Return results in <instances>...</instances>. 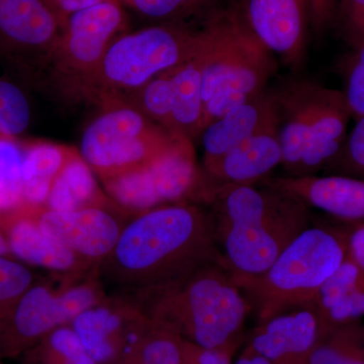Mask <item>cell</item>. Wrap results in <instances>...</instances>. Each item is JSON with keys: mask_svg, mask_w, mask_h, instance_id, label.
<instances>
[{"mask_svg": "<svg viewBox=\"0 0 364 364\" xmlns=\"http://www.w3.org/2000/svg\"><path fill=\"white\" fill-rule=\"evenodd\" d=\"M220 0H126L124 6L130 7L138 16L156 23H188L191 18H208L217 11Z\"/></svg>", "mask_w": 364, "mask_h": 364, "instance_id": "cell-28", "label": "cell"}, {"mask_svg": "<svg viewBox=\"0 0 364 364\" xmlns=\"http://www.w3.org/2000/svg\"><path fill=\"white\" fill-rule=\"evenodd\" d=\"M184 339L146 317L119 354L107 364H182Z\"/></svg>", "mask_w": 364, "mask_h": 364, "instance_id": "cell-23", "label": "cell"}, {"mask_svg": "<svg viewBox=\"0 0 364 364\" xmlns=\"http://www.w3.org/2000/svg\"><path fill=\"white\" fill-rule=\"evenodd\" d=\"M272 92L287 176H317L347 136L352 114L343 91L299 79Z\"/></svg>", "mask_w": 364, "mask_h": 364, "instance_id": "cell-6", "label": "cell"}, {"mask_svg": "<svg viewBox=\"0 0 364 364\" xmlns=\"http://www.w3.org/2000/svg\"><path fill=\"white\" fill-rule=\"evenodd\" d=\"M9 253H11V250H9L6 236L0 231V256H6Z\"/></svg>", "mask_w": 364, "mask_h": 364, "instance_id": "cell-42", "label": "cell"}, {"mask_svg": "<svg viewBox=\"0 0 364 364\" xmlns=\"http://www.w3.org/2000/svg\"><path fill=\"white\" fill-rule=\"evenodd\" d=\"M76 148L46 141L25 143L23 195L25 207L44 208L55 179Z\"/></svg>", "mask_w": 364, "mask_h": 364, "instance_id": "cell-22", "label": "cell"}, {"mask_svg": "<svg viewBox=\"0 0 364 364\" xmlns=\"http://www.w3.org/2000/svg\"><path fill=\"white\" fill-rule=\"evenodd\" d=\"M338 0H309L310 23L317 33L324 32L333 25Z\"/></svg>", "mask_w": 364, "mask_h": 364, "instance_id": "cell-38", "label": "cell"}, {"mask_svg": "<svg viewBox=\"0 0 364 364\" xmlns=\"http://www.w3.org/2000/svg\"></svg>", "mask_w": 364, "mask_h": 364, "instance_id": "cell-44", "label": "cell"}, {"mask_svg": "<svg viewBox=\"0 0 364 364\" xmlns=\"http://www.w3.org/2000/svg\"><path fill=\"white\" fill-rule=\"evenodd\" d=\"M48 9L56 16L61 28L72 14L87 9L105 0H43Z\"/></svg>", "mask_w": 364, "mask_h": 364, "instance_id": "cell-39", "label": "cell"}, {"mask_svg": "<svg viewBox=\"0 0 364 364\" xmlns=\"http://www.w3.org/2000/svg\"><path fill=\"white\" fill-rule=\"evenodd\" d=\"M234 350L205 348L184 340L182 364H234Z\"/></svg>", "mask_w": 364, "mask_h": 364, "instance_id": "cell-37", "label": "cell"}, {"mask_svg": "<svg viewBox=\"0 0 364 364\" xmlns=\"http://www.w3.org/2000/svg\"><path fill=\"white\" fill-rule=\"evenodd\" d=\"M21 358L23 364H97L70 325L49 333Z\"/></svg>", "mask_w": 364, "mask_h": 364, "instance_id": "cell-26", "label": "cell"}, {"mask_svg": "<svg viewBox=\"0 0 364 364\" xmlns=\"http://www.w3.org/2000/svg\"><path fill=\"white\" fill-rule=\"evenodd\" d=\"M246 20L263 45L286 65L299 69L306 58L309 0H246Z\"/></svg>", "mask_w": 364, "mask_h": 364, "instance_id": "cell-14", "label": "cell"}, {"mask_svg": "<svg viewBox=\"0 0 364 364\" xmlns=\"http://www.w3.org/2000/svg\"><path fill=\"white\" fill-rule=\"evenodd\" d=\"M127 28L121 0H105L72 14L60 31L40 85L77 102L109 46Z\"/></svg>", "mask_w": 364, "mask_h": 364, "instance_id": "cell-9", "label": "cell"}, {"mask_svg": "<svg viewBox=\"0 0 364 364\" xmlns=\"http://www.w3.org/2000/svg\"><path fill=\"white\" fill-rule=\"evenodd\" d=\"M25 142L0 135V214H14L25 208L23 163Z\"/></svg>", "mask_w": 364, "mask_h": 364, "instance_id": "cell-27", "label": "cell"}, {"mask_svg": "<svg viewBox=\"0 0 364 364\" xmlns=\"http://www.w3.org/2000/svg\"><path fill=\"white\" fill-rule=\"evenodd\" d=\"M112 205H117L100 188L95 174L76 149L55 179L44 208L67 212Z\"/></svg>", "mask_w": 364, "mask_h": 364, "instance_id": "cell-21", "label": "cell"}, {"mask_svg": "<svg viewBox=\"0 0 364 364\" xmlns=\"http://www.w3.org/2000/svg\"><path fill=\"white\" fill-rule=\"evenodd\" d=\"M196 58L202 72L203 129L265 92L277 70L274 55L237 9L217 11L203 21Z\"/></svg>", "mask_w": 364, "mask_h": 364, "instance_id": "cell-4", "label": "cell"}, {"mask_svg": "<svg viewBox=\"0 0 364 364\" xmlns=\"http://www.w3.org/2000/svg\"><path fill=\"white\" fill-rule=\"evenodd\" d=\"M145 318L126 294L107 296L80 314L70 326L97 364H107L124 348Z\"/></svg>", "mask_w": 364, "mask_h": 364, "instance_id": "cell-15", "label": "cell"}, {"mask_svg": "<svg viewBox=\"0 0 364 364\" xmlns=\"http://www.w3.org/2000/svg\"><path fill=\"white\" fill-rule=\"evenodd\" d=\"M61 26L43 0H0V60L30 85H41Z\"/></svg>", "mask_w": 364, "mask_h": 364, "instance_id": "cell-12", "label": "cell"}, {"mask_svg": "<svg viewBox=\"0 0 364 364\" xmlns=\"http://www.w3.org/2000/svg\"><path fill=\"white\" fill-rule=\"evenodd\" d=\"M364 316V284L347 294L337 305L318 318V335L333 328L359 321Z\"/></svg>", "mask_w": 364, "mask_h": 364, "instance_id": "cell-36", "label": "cell"}, {"mask_svg": "<svg viewBox=\"0 0 364 364\" xmlns=\"http://www.w3.org/2000/svg\"><path fill=\"white\" fill-rule=\"evenodd\" d=\"M218 245L235 279L255 277L306 228L312 212L299 198L261 182L223 186L208 193Z\"/></svg>", "mask_w": 364, "mask_h": 364, "instance_id": "cell-2", "label": "cell"}, {"mask_svg": "<svg viewBox=\"0 0 364 364\" xmlns=\"http://www.w3.org/2000/svg\"><path fill=\"white\" fill-rule=\"evenodd\" d=\"M32 122V107L20 85L0 77V135L20 138Z\"/></svg>", "mask_w": 364, "mask_h": 364, "instance_id": "cell-30", "label": "cell"}, {"mask_svg": "<svg viewBox=\"0 0 364 364\" xmlns=\"http://www.w3.org/2000/svg\"><path fill=\"white\" fill-rule=\"evenodd\" d=\"M234 364H270L267 359L259 353L251 349L246 345L245 348L241 352L240 355L236 359Z\"/></svg>", "mask_w": 364, "mask_h": 364, "instance_id": "cell-41", "label": "cell"}, {"mask_svg": "<svg viewBox=\"0 0 364 364\" xmlns=\"http://www.w3.org/2000/svg\"><path fill=\"white\" fill-rule=\"evenodd\" d=\"M33 284V275L25 265L0 256V314L11 308Z\"/></svg>", "mask_w": 364, "mask_h": 364, "instance_id": "cell-34", "label": "cell"}, {"mask_svg": "<svg viewBox=\"0 0 364 364\" xmlns=\"http://www.w3.org/2000/svg\"><path fill=\"white\" fill-rule=\"evenodd\" d=\"M200 39V28L188 23H156L123 33L109 46L77 102L102 109L123 104L153 78L196 57Z\"/></svg>", "mask_w": 364, "mask_h": 364, "instance_id": "cell-7", "label": "cell"}, {"mask_svg": "<svg viewBox=\"0 0 364 364\" xmlns=\"http://www.w3.org/2000/svg\"><path fill=\"white\" fill-rule=\"evenodd\" d=\"M102 183L117 207L136 215L169 203L202 202V169L193 140L184 136L143 166Z\"/></svg>", "mask_w": 364, "mask_h": 364, "instance_id": "cell-11", "label": "cell"}, {"mask_svg": "<svg viewBox=\"0 0 364 364\" xmlns=\"http://www.w3.org/2000/svg\"><path fill=\"white\" fill-rule=\"evenodd\" d=\"M345 226L347 232V257L364 268V223Z\"/></svg>", "mask_w": 364, "mask_h": 364, "instance_id": "cell-40", "label": "cell"}, {"mask_svg": "<svg viewBox=\"0 0 364 364\" xmlns=\"http://www.w3.org/2000/svg\"><path fill=\"white\" fill-rule=\"evenodd\" d=\"M343 93L352 117H364V44L352 48L341 63Z\"/></svg>", "mask_w": 364, "mask_h": 364, "instance_id": "cell-33", "label": "cell"}, {"mask_svg": "<svg viewBox=\"0 0 364 364\" xmlns=\"http://www.w3.org/2000/svg\"><path fill=\"white\" fill-rule=\"evenodd\" d=\"M318 339L317 314L305 306L259 323L246 345L270 364H311Z\"/></svg>", "mask_w": 364, "mask_h": 364, "instance_id": "cell-17", "label": "cell"}, {"mask_svg": "<svg viewBox=\"0 0 364 364\" xmlns=\"http://www.w3.org/2000/svg\"><path fill=\"white\" fill-rule=\"evenodd\" d=\"M269 184L345 225L364 223V178L338 174L268 177Z\"/></svg>", "mask_w": 364, "mask_h": 364, "instance_id": "cell-18", "label": "cell"}, {"mask_svg": "<svg viewBox=\"0 0 364 364\" xmlns=\"http://www.w3.org/2000/svg\"><path fill=\"white\" fill-rule=\"evenodd\" d=\"M130 296L141 312L205 348L236 351L251 308L224 261H213Z\"/></svg>", "mask_w": 364, "mask_h": 364, "instance_id": "cell-3", "label": "cell"}, {"mask_svg": "<svg viewBox=\"0 0 364 364\" xmlns=\"http://www.w3.org/2000/svg\"><path fill=\"white\" fill-rule=\"evenodd\" d=\"M279 126L270 124L249 136L219 159L203 165L205 200L223 186H256L282 165Z\"/></svg>", "mask_w": 364, "mask_h": 364, "instance_id": "cell-16", "label": "cell"}, {"mask_svg": "<svg viewBox=\"0 0 364 364\" xmlns=\"http://www.w3.org/2000/svg\"><path fill=\"white\" fill-rule=\"evenodd\" d=\"M311 364H364V326L355 321L318 335Z\"/></svg>", "mask_w": 364, "mask_h": 364, "instance_id": "cell-25", "label": "cell"}, {"mask_svg": "<svg viewBox=\"0 0 364 364\" xmlns=\"http://www.w3.org/2000/svg\"><path fill=\"white\" fill-rule=\"evenodd\" d=\"M67 275L61 287L33 284L11 308L0 314V358H20L49 333L107 298L95 277Z\"/></svg>", "mask_w": 364, "mask_h": 364, "instance_id": "cell-8", "label": "cell"}, {"mask_svg": "<svg viewBox=\"0 0 364 364\" xmlns=\"http://www.w3.org/2000/svg\"><path fill=\"white\" fill-rule=\"evenodd\" d=\"M333 25L351 49L364 44V0H338Z\"/></svg>", "mask_w": 364, "mask_h": 364, "instance_id": "cell-35", "label": "cell"}, {"mask_svg": "<svg viewBox=\"0 0 364 364\" xmlns=\"http://www.w3.org/2000/svg\"><path fill=\"white\" fill-rule=\"evenodd\" d=\"M346 226L306 228L274 262L255 277L234 279L259 323L312 306L321 287L347 257Z\"/></svg>", "mask_w": 364, "mask_h": 364, "instance_id": "cell-5", "label": "cell"}, {"mask_svg": "<svg viewBox=\"0 0 364 364\" xmlns=\"http://www.w3.org/2000/svg\"><path fill=\"white\" fill-rule=\"evenodd\" d=\"M11 217L6 235L9 250L23 262L63 275L85 274L97 269L45 232L31 208H23Z\"/></svg>", "mask_w": 364, "mask_h": 364, "instance_id": "cell-19", "label": "cell"}, {"mask_svg": "<svg viewBox=\"0 0 364 364\" xmlns=\"http://www.w3.org/2000/svg\"><path fill=\"white\" fill-rule=\"evenodd\" d=\"M364 284V268L348 257L326 280L313 303L318 318L324 315L356 287Z\"/></svg>", "mask_w": 364, "mask_h": 364, "instance_id": "cell-31", "label": "cell"}, {"mask_svg": "<svg viewBox=\"0 0 364 364\" xmlns=\"http://www.w3.org/2000/svg\"><path fill=\"white\" fill-rule=\"evenodd\" d=\"M31 210L45 232L97 267L112 252L127 224L117 205L67 212L46 208Z\"/></svg>", "mask_w": 364, "mask_h": 364, "instance_id": "cell-13", "label": "cell"}, {"mask_svg": "<svg viewBox=\"0 0 364 364\" xmlns=\"http://www.w3.org/2000/svg\"><path fill=\"white\" fill-rule=\"evenodd\" d=\"M172 80V131L193 140L203 131L202 72L198 59L170 70Z\"/></svg>", "mask_w": 364, "mask_h": 364, "instance_id": "cell-24", "label": "cell"}, {"mask_svg": "<svg viewBox=\"0 0 364 364\" xmlns=\"http://www.w3.org/2000/svg\"><path fill=\"white\" fill-rule=\"evenodd\" d=\"M172 80L170 70L153 78L147 85L127 98L121 105H129L148 119L172 131Z\"/></svg>", "mask_w": 364, "mask_h": 364, "instance_id": "cell-29", "label": "cell"}, {"mask_svg": "<svg viewBox=\"0 0 364 364\" xmlns=\"http://www.w3.org/2000/svg\"><path fill=\"white\" fill-rule=\"evenodd\" d=\"M181 136L131 105H116L102 109L87 124L78 152L93 173L105 181L143 166Z\"/></svg>", "mask_w": 364, "mask_h": 364, "instance_id": "cell-10", "label": "cell"}, {"mask_svg": "<svg viewBox=\"0 0 364 364\" xmlns=\"http://www.w3.org/2000/svg\"><path fill=\"white\" fill-rule=\"evenodd\" d=\"M121 1H122V4H124V2L126 1V0H121Z\"/></svg>", "mask_w": 364, "mask_h": 364, "instance_id": "cell-43", "label": "cell"}, {"mask_svg": "<svg viewBox=\"0 0 364 364\" xmlns=\"http://www.w3.org/2000/svg\"><path fill=\"white\" fill-rule=\"evenodd\" d=\"M213 261L224 258L210 210L196 203H169L127 222L116 246L97 267V274L104 286L131 294Z\"/></svg>", "mask_w": 364, "mask_h": 364, "instance_id": "cell-1", "label": "cell"}, {"mask_svg": "<svg viewBox=\"0 0 364 364\" xmlns=\"http://www.w3.org/2000/svg\"><path fill=\"white\" fill-rule=\"evenodd\" d=\"M275 123L277 107L272 91L239 105L208 124L200 133L203 165L219 159L249 136Z\"/></svg>", "mask_w": 364, "mask_h": 364, "instance_id": "cell-20", "label": "cell"}, {"mask_svg": "<svg viewBox=\"0 0 364 364\" xmlns=\"http://www.w3.org/2000/svg\"><path fill=\"white\" fill-rule=\"evenodd\" d=\"M324 170L327 174L364 178V117L356 119L338 154Z\"/></svg>", "mask_w": 364, "mask_h": 364, "instance_id": "cell-32", "label": "cell"}]
</instances>
